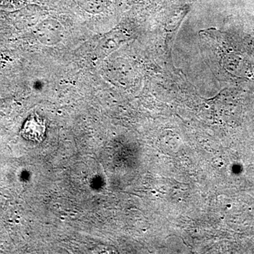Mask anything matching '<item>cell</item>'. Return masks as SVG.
<instances>
[{"instance_id": "obj_2", "label": "cell", "mask_w": 254, "mask_h": 254, "mask_svg": "<svg viewBox=\"0 0 254 254\" xmlns=\"http://www.w3.org/2000/svg\"><path fill=\"white\" fill-rule=\"evenodd\" d=\"M59 24L43 23L38 28V34L40 38H45V43L52 44L55 43L58 37L62 35V30L58 28Z\"/></svg>"}, {"instance_id": "obj_1", "label": "cell", "mask_w": 254, "mask_h": 254, "mask_svg": "<svg viewBox=\"0 0 254 254\" xmlns=\"http://www.w3.org/2000/svg\"><path fill=\"white\" fill-rule=\"evenodd\" d=\"M46 132V125L43 120L36 116H32L27 120L22 130V135L30 141H39Z\"/></svg>"}]
</instances>
